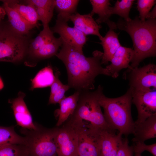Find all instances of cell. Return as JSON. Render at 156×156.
I'll list each match as a JSON object with an SVG mask.
<instances>
[{
	"label": "cell",
	"mask_w": 156,
	"mask_h": 156,
	"mask_svg": "<svg viewBox=\"0 0 156 156\" xmlns=\"http://www.w3.org/2000/svg\"><path fill=\"white\" fill-rule=\"evenodd\" d=\"M62 40V48L55 55L66 67L70 88L79 92L90 90L94 88L95 79L98 75L109 76L107 70L101 66L103 52L96 50L92 57H87L83 51Z\"/></svg>",
	"instance_id": "obj_1"
},
{
	"label": "cell",
	"mask_w": 156,
	"mask_h": 156,
	"mask_svg": "<svg viewBox=\"0 0 156 156\" xmlns=\"http://www.w3.org/2000/svg\"><path fill=\"white\" fill-rule=\"evenodd\" d=\"M116 23L117 28L127 32L132 40L134 54L131 69L138 67L146 58L156 56V18L143 21L137 16L127 21L120 18Z\"/></svg>",
	"instance_id": "obj_2"
},
{
	"label": "cell",
	"mask_w": 156,
	"mask_h": 156,
	"mask_svg": "<svg viewBox=\"0 0 156 156\" xmlns=\"http://www.w3.org/2000/svg\"><path fill=\"white\" fill-rule=\"evenodd\" d=\"M132 94L129 88L125 94L116 98L106 97L103 91L100 93L99 102L104 110V116L111 129L117 131L121 135L133 134L135 123L131 116Z\"/></svg>",
	"instance_id": "obj_3"
},
{
	"label": "cell",
	"mask_w": 156,
	"mask_h": 156,
	"mask_svg": "<svg viewBox=\"0 0 156 156\" xmlns=\"http://www.w3.org/2000/svg\"><path fill=\"white\" fill-rule=\"evenodd\" d=\"M102 91L103 88L100 85L93 92H79L76 107L67 125L72 127L89 125L98 130L111 128L106 122L99 102Z\"/></svg>",
	"instance_id": "obj_4"
},
{
	"label": "cell",
	"mask_w": 156,
	"mask_h": 156,
	"mask_svg": "<svg viewBox=\"0 0 156 156\" xmlns=\"http://www.w3.org/2000/svg\"><path fill=\"white\" fill-rule=\"evenodd\" d=\"M30 42L27 36L16 31L8 22L0 23V62L22 61L27 54Z\"/></svg>",
	"instance_id": "obj_5"
},
{
	"label": "cell",
	"mask_w": 156,
	"mask_h": 156,
	"mask_svg": "<svg viewBox=\"0 0 156 156\" xmlns=\"http://www.w3.org/2000/svg\"><path fill=\"white\" fill-rule=\"evenodd\" d=\"M57 128L47 129L37 125L36 130L22 128L27 156H57L56 136Z\"/></svg>",
	"instance_id": "obj_6"
},
{
	"label": "cell",
	"mask_w": 156,
	"mask_h": 156,
	"mask_svg": "<svg viewBox=\"0 0 156 156\" xmlns=\"http://www.w3.org/2000/svg\"><path fill=\"white\" fill-rule=\"evenodd\" d=\"M73 127L77 135L78 156H101L99 130L86 125Z\"/></svg>",
	"instance_id": "obj_7"
},
{
	"label": "cell",
	"mask_w": 156,
	"mask_h": 156,
	"mask_svg": "<svg viewBox=\"0 0 156 156\" xmlns=\"http://www.w3.org/2000/svg\"><path fill=\"white\" fill-rule=\"evenodd\" d=\"M129 88L131 92L132 103L136 106L138 112V119L135 123L142 122L156 114V89Z\"/></svg>",
	"instance_id": "obj_8"
},
{
	"label": "cell",
	"mask_w": 156,
	"mask_h": 156,
	"mask_svg": "<svg viewBox=\"0 0 156 156\" xmlns=\"http://www.w3.org/2000/svg\"><path fill=\"white\" fill-rule=\"evenodd\" d=\"M70 15L58 14L56 23L51 29L53 33L58 34L64 40L79 50L83 51V48L87 41L86 36L74 27L68 25Z\"/></svg>",
	"instance_id": "obj_9"
},
{
	"label": "cell",
	"mask_w": 156,
	"mask_h": 156,
	"mask_svg": "<svg viewBox=\"0 0 156 156\" xmlns=\"http://www.w3.org/2000/svg\"><path fill=\"white\" fill-rule=\"evenodd\" d=\"M129 88L132 89H156V66L149 64L142 67L127 69Z\"/></svg>",
	"instance_id": "obj_10"
},
{
	"label": "cell",
	"mask_w": 156,
	"mask_h": 156,
	"mask_svg": "<svg viewBox=\"0 0 156 156\" xmlns=\"http://www.w3.org/2000/svg\"><path fill=\"white\" fill-rule=\"evenodd\" d=\"M57 156H78V137L73 127L66 125L57 128L56 136Z\"/></svg>",
	"instance_id": "obj_11"
},
{
	"label": "cell",
	"mask_w": 156,
	"mask_h": 156,
	"mask_svg": "<svg viewBox=\"0 0 156 156\" xmlns=\"http://www.w3.org/2000/svg\"><path fill=\"white\" fill-rule=\"evenodd\" d=\"M25 95L24 93L20 92L16 98L10 101L18 125L23 129L36 130L38 125L33 121L31 116L24 100Z\"/></svg>",
	"instance_id": "obj_12"
},
{
	"label": "cell",
	"mask_w": 156,
	"mask_h": 156,
	"mask_svg": "<svg viewBox=\"0 0 156 156\" xmlns=\"http://www.w3.org/2000/svg\"><path fill=\"white\" fill-rule=\"evenodd\" d=\"M134 54L132 49L120 46L111 59V64L105 68L109 72V76L116 78L118 76L119 73L122 69L126 68L131 69L129 63Z\"/></svg>",
	"instance_id": "obj_13"
},
{
	"label": "cell",
	"mask_w": 156,
	"mask_h": 156,
	"mask_svg": "<svg viewBox=\"0 0 156 156\" xmlns=\"http://www.w3.org/2000/svg\"><path fill=\"white\" fill-rule=\"evenodd\" d=\"M111 128L100 130L101 156H116L122 138Z\"/></svg>",
	"instance_id": "obj_14"
},
{
	"label": "cell",
	"mask_w": 156,
	"mask_h": 156,
	"mask_svg": "<svg viewBox=\"0 0 156 156\" xmlns=\"http://www.w3.org/2000/svg\"><path fill=\"white\" fill-rule=\"evenodd\" d=\"M93 16L90 13L81 15L77 12L70 16L69 20L74 24L75 27L86 36L95 35L100 40L103 37L99 32L101 27L94 20Z\"/></svg>",
	"instance_id": "obj_15"
},
{
	"label": "cell",
	"mask_w": 156,
	"mask_h": 156,
	"mask_svg": "<svg viewBox=\"0 0 156 156\" xmlns=\"http://www.w3.org/2000/svg\"><path fill=\"white\" fill-rule=\"evenodd\" d=\"M135 123V122H134ZM134 142H144L146 140L156 137V114L146 119L143 122L135 123L133 133Z\"/></svg>",
	"instance_id": "obj_16"
},
{
	"label": "cell",
	"mask_w": 156,
	"mask_h": 156,
	"mask_svg": "<svg viewBox=\"0 0 156 156\" xmlns=\"http://www.w3.org/2000/svg\"><path fill=\"white\" fill-rule=\"evenodd\" d=\"M100 40L101 42L100 43L103 50L101 64H107L121 45L118 39V34L112 29H109L105 36L102 37Z\"/></svg>",
	"instance_id": "obj_17"
},
{
	"label": "cell",
	"mask_w": 156,
	"mask_h": 156,
	"mask_svg": "<svg viewBox=\"0 0 156 156\" xmlns=\"http://www.w3.org/2000/svg\"><path fill=\"white\" fill-rule=\"evenodd\" d=\"M79 95V92L76 91L73 94L65 97L60 102V108L55 111L58 117L57 126H61L73 114L76 107Z\"/></svg>",
	"instance_id": "obj_18"
},
{
	"label": "cell",
	"mask_w": 156,
	"mask_h": 156,
	"mask_svg": "<svg viewBox=\"0 0 156 156\" xmlns=\"http://www.w3.org/2000/svg\"><path fill=\"white\" fill-rule=\"evenodd\" d=\"M92 6V10L90 13L93 16L96 14L99 18L96 20L98 24L102 23H106L109 29H117L116 23L110 19L111 15L109 13L110 8V1L109 0H90Z\"/></svg>",
	"instance_id": "obj_19"
},
{
	"label": "cell",
	"mask_w": 156,
	"mask_h": 156,
	"mask_svg": "<svg viewBox=\"0 0 156 156\" xmlns=\"http://www.w3.org/2000/svg\"><path fill=\"white\" fill-rule=\"evenodd\" d=\"M3 2V7L8 18V22L11 26L20 34L27 36L34 27L28 23L14 10Z\"/></svg>",
	"instance_id": "obj_20"
},
{
	"label": "cell",
	"mask_w": 156,
	"mask_h": 156,
	"mask_svg": "<svg viewBox=\"0 0 156 156\" xmlns=\"http://www.w3.org/2000/svg\"><path fill=\"white\" fill-rule=\"evenodd\" d=\"M5 3L10 7L15 10L28 23L34 27L37 25L38 20L37 13L33 5L20 3L18 1H1Z\"/></svg>",
	"instance_id": "obj_21"
},
{
	"label": "cell",
	"mask_w": 156,
	"mask_h": 156,
	"mask_svg": "<svg viewBox=\"0 0 156 156\" xmlns=\"http://www.w3.org/2000/svg\"><path fill=\"white\" fill-rule=\"evenodd\" d=\"M63 43L62 39L60 37H55L43 45L30 57L39 60H42L51 57L56 55Z\"/></svg>",
	"instance_id": "obj_22"
},
{
	"label": "cell",
	"mask_w": 156,
	"mask_h": 156,
	"mask_svg": "<svg viewBox=\"0 0 156 156\" xmlns=\"http://www.w3.org/2000/svg\"><path fill=\"white\" fill-rule=\"evenodd\" d=\"M55 76L53 70L50 66L41 69L31 80L30 90L36 88L51 86L54 82Z\"/></svg>",
	"instance_id": "obj_23"
},
{
	"label": "cell",
	"mask_w": 156,
	"mask_h": 156,
	"mask_svg": "<svg viewBox=\"0 0 156 156\" xmlns=\"http://www.w3.org/2000/svg\"><path fill=\"white\" fill-rule=\"evenodd\" d=\"M60 73L56 70L55 73V79L51 87V92L48 104L59 103L65 97V93L70 88L67 84H63L59 79Z\"/></svg>",
	"instance_id": "obj_24"
},
{
	"label": "cell",
	"mask_w": 156,
	"mask_h": 156,
	"mask_svg": "<svg viewBox=\"0 0 156 156\" xmlns=\"http://www.w3.org/2000/svg\"><path fill=\"white\" fill-rule=\"evenodd\" d=\"M54 37L49 26L44 27L36 38L30 42L27 54L31 56L43 45Z\"/></svg>",
	"instance_id": "obj_25"
},
{
	"label": "cell",
	"mask_w": 156,
	"mask_h": 156,
	"mask_svg": "<svg viewBox=\"0 0 156 156\" xmlns=\"http://www.w3.org/2000/svg\"><path fill=\"white\" fill-rule=\"evenodd\" d=\"M25 140L24 137L18 134L13 126H0V145L11 144L25 145Z\"/></svg>",
	"instance_id": "obj_26"
},
{
	"label": "cell",
	"mask_w": 156,
	"mask_h": 156,
	"mask_svg": "<svg viewBox=\"0 0 156 156\" xmlns=\"http://www.w3.org/2000/svg\"><path fill=\"white\" fill-rule=\"evenodd\" d=\"M134 0H117L113 7H110L109 13L111 16L117 14L121 18L127 21L131 19L129 17V14L134 1Z\"/></svg>",
	"instance_id": "obj_27"
},
{
	"label": "cell",
	"mask_w": 156,
	"mask_h": 156,
	"mask_svg": "<svg viewBox=\"0 0 156 156\" xmlns=\"http://www.w3.org/2000/svg\"><path fill=\"white\" fill-rule=\"evenodd\" d=\"M79 1L78 0H54L55 8L58 14L71 15L77 13Z\"/></svg>",
	"instance_id": "obj_28"
},
{
	"label": "cell",
	"mask_w": 156,
	"mask_h": 156,
	"mask_svg": "<svg viewBox=\"0 0 156 156\" xmlns=\"http://www.w3.org/2000/svg\"><path fill=\"white\" fill-rule=\"evenodd\" d=\"M0 156H27L25 146L11 144L0 145Z\"/></svg>",
	"instance_id": "obj_29"
},
{
	"label": "cell",
	"mask_w": 156,
	"mask_h": 156,
	"mask_svg": "<svg viewBox=\"0 0 156 156\" xmlns=\"http://www.w3.org/2000/svg\"><path fill=\"white\" fill-rule=\"evenodd\" d=\"M155 0H138L137 8L139 12V18L142 21H145L149 11L155 4Z\"/></svg>",
	"instance_id": "obj_30"
},
{
	"label": "cell",
	"mask_w": 156,
	"mask_h": 156,
	"mask_svg": "<svg viewBox=\"0 0 156 156\" xmlns=\"http://www.w3.org/2000/svg\"><path fill=\"white\" fill-rule=\"evenodd\" d=\"M133 145L132 146L133 152L135 153L141 154L145 151H147L153 155L156 156V143L147 145L144 142H134Z\"/></svg>",
	"instance_id": "obj_31"
},
{
	"label": "cell",
	"mask_w": 156,
	"mask_h": 156,
	"mask_svg": "<svg viewBox=\"0 0 156 156\" xmlns=\"http://www.w3.org/2000/svg\"><path fill=\"white\" fill-rule=\"evenodd\" d=\"M25 1L27 4L53 12L55 8L54 0H28Z\"/></svg>",
	"instance_id": "obj_32"
},
{
	"label": "cell",
	"mask_w": 156,
	"mask_h": 156,
	"mask_svg": "<svg viewBox=\"0 0 156 156\" xmlns=\"http://www.w3.org/2000/svg\"><path fill=\"white\" fill-rule=\"evenodd\" d=\"M35 7L37 13L38 20L42 22L43 27L49 26V23L53 16V12L42 8Z\"/></svg>",
	"instance_id": "obj_33"
},
{
	"label": "cell",
	"mask_w": 156,
	"mask_h": 156,
	"mask_svg": "<svg viewBox=\"0 0 156 156\" xmlns=\"http://www.w3.org/2000/svg\"><path fill=\"white\" fill-rule=\"evenodd\" d=\"M133 147L129 146L127 139H122L116 156H133Z\"/></svg>",
	"instance_id": "obj_34"
},
{
	"label": "cell",
	"mask_w": 156,
	"mask_h": 156,
	"mask_svg": "<svg viewBox=\"0 0 156 156\" xmlns=\"http://www.w3.org/2000/svg\"><path fill=\"white\" fill-rule=\"evenodd\" d=\"M156 6L155 5L153 10L149 12L146 19L156 18Z\"/></svg>",
	"instance_id": "obj_35"
},
{
	"label": "cell",
	"mask_w": 156,
	"mask_h": 156,
	"mask_svg": "<svg viewBox=\"0 0 156 156\" xmlns=\"http://www.w3.org/2000/svg\"><path fill=\"white\" fill-rule=\"evenodd\" d=\"M6 15V14L5 9L3 6H0V22L1 21Z\"/></svg>",
	"instance_id": "obj_36"
},
{
	"label": "cell",
	"mask_w": 156,
	"mask_h": 156,
	"mask_svg": "<svg viewBox=\"0 0 156 156\" xmlns=\"http://www.w3.org/2000/svg\"><path fill=\"white\" fill-rule=\"evenodd\" d=\"M4 87V84L2 79L0 77V90L3 89Z\"/></svg>",
	"instance_id": "obj_37"
},
{
	"label": "cell",
	"mask_w": 156,
	"mask_h": 156,
	"mask_svg": "<svg viewBox=\"0 0 156 156\" xmlns=\"http://www.w3.org/2000/svg\"><path fill=\"white\" fill-rule=\"evenodd\" d=\"M135 156H141V154L138 153H135Z\"/></svg>",
	"instance_id": "obj_38"
},
{
	"label": "cell",
	"mask_w": 156,
	"mask_h": 156,
	"mask_svg": "<svg viewBox=\"0 0 156 156\" xmlns=\"http://www.w3.org/2000/svg\"><path fill=\"white\" fill-rule=\"evenodd\" d=\"M1 22H0V23Z\"/></svg>",
	"instance_id": "obj_39"
}]
</instances>
